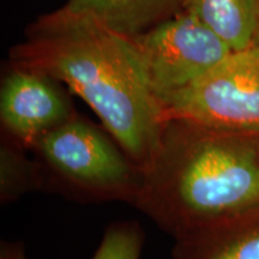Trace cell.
<instances>
[{"instance_id": "cell-7", "label": "cell", "mask_w": 259, "mask_h": 259, "mask_svg": "<svg viewBox=\"0 0 259 259\" xmlns=\"http://www.w3.org/2000/svg\"><path fill=\"white\" fill-rule=\"evenodd\" d=\"M184 0H69L59 11L134 38L183 9Z\"/></svg>"}, {"instance_id": "cell-13", "label": "cell", "mask_w": 259, "mask_h": 259, "mask_svg": "<svg viewBox=\"0 0 259 259\" xmlns=\"http://www.w3.org/2000/svg\"><path fill=\"white\" fill-rule=\"evenodd\" d=\"M253 46H259V17H258V28H257V32H255Z\"/></svg>"}, {"instance_id": "cell-12", "label": "cell", "mask_w": 259, "mask_h": 259, "mask_svg": "<svg viewBox=\"0 0 259 259\" xmlns=\"http://www.w3.org/2000/svg\"><path fill=\"white\" fill-rule=\"evenodd\" d=\"M0 259H27L24 246L19 242L3 241L0 246Z\"/></svg>"}, {"instance_id": "cell-9", "label": "cell", "mask_w": 259, "mask_h": 259, "mask_svg": "<svg viewBox=\"0 0 259 259\" xmlns=\"http://www.w3.org/2000/svg\"><path fill=\"white\" fill-rule=\"evenodd\" d=\"M181 10L203 22L233 52L253 46L259 0H184Z\"/></svg>"}, {"instance_id": "cell-5", "label": "cell", "mask_w": 259, "mask_h": 259, "mask_svg": "<svg viewBox=\"0 0 259 259\" xmlns=\"http://www.w3.org/2000/svg\"><path fill=\"white\" fill-rule=\"evenodd\" d=\"M132 40L160 101L208 73L233 52L211 29L184 10Z\"/></svg>"}, {"instance_id": "cell-11", "label": "cell", "mask_w": 259, "mask_h": 259, "mask_svg": "<svg viewBox=\"0 0 259 259\" xmlns=\"http://www.w3.org/2000/svg\"><path fill=\"white\" fill-rule=\"evenodd\" d=\"M145 234L137 222H115L107 227L92 259H141Z\"/></svg>"}, {"instance_id": "cell-1", "label": "cell", "mask_w": 259, "mask_h": 259, "mask_svg": "<svg viewBox=\"0 0 259 259\" xmlns=\"http://www.w3.org/2000/svg\"><path fill=\"white\" fill-rule=\"evenodd\" d=\"M11 65L65 84L125 153L147 167L166 120L132 38L58 10L37 21L28 40L11 51Z\"/></svg>"}, {"instance_id": "cell-3", "label": "cell", "mask_w": 259, "mask_h": 259, "mask_svg": "<svg viewBox=\"0 0 259 259\" xmlns=\"http://www.w3.org/2000/svg\"><path fill=\"white\" fill-rule=\"evenodd\" d=\"M41 190L63 193L79 202L120 200L135 205L143 169L106 128L78 113L38 138L31 148Z\"/></svg>"}, {"instance_id": "cell-10", "label": "cell", "mask_w": 259, "mask_h": 259, "mask_svg": "<svg viewBox=\"0 0 259 259\" xmlns=\"http://www.w3.org/2000/svg\"><path fill=\"white\" fill-rule=\"evenodd\" d=\"M28 149L2 135L0 147V199L3 204L17 200L24 193L41 190L40 170L35 160L27 156Z\"/></svg>"}, {"instance_id": "cell-6", "label": "cell", "mask_w": 259, "mask_h": 259, "mask_svg": "<svg viewBox=\"0 0 259 259\" xmlns=\"http://www.w3.org/2000/svg\"><path fill=\"white\" fill-rule=\"evenodd\" d=\"M40 71L11 65L0 90L2 135L31 150L51 130L77 114L66 90Z\"/></svg>"}, {"instance_id": "cell-4", "label": "cell", "mask_w": 259, "mask_h": 259, "mask_svg": "<svg viewBox=\"0 0 259 259\" xmlns=\"http://www.w3.org/2000/svg\"><path fill=\"white\" fill-rule=\"evenodd\" d=\"M164 120L259 136V46L232 52L190 85L161 100Z\"/></svg>"}, {"instance_id": "cell-2", "label": "cell", "mask_w": 259, "mask_h": 259, "mask_svg": "<svg viewBox=\"0 0 259 259\" xmlns=\"http://www.w3.org/2000/svg\"><path fill=\"white\" fill-rule=\"evenodd\" d=\"M135 206L174 240L259 212V136L164 122Z\"/></svg>"}, {"instance_id": "cell-8", "label": "cell", "mask_w": 259, "mask_h": 259, "mask_svg": "<svg viewBox=\"0 0 259 259\" xmlns=\"http://www.w3.org/2000/svg\"><path fill=\"white\" fill-rule=\"evenodd\" d=\"M174 241L171 259H259V212Z\"/></svg>"}]
</instances>
